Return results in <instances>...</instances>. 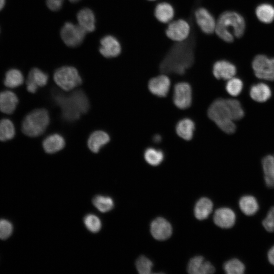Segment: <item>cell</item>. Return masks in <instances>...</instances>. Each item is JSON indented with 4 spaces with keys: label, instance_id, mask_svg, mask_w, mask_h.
<instances>
[{
    "label": "cell",
    "instance_id": "6da1fadb",
    "mask_svg": "<svg viewBox=\"0 0 274 274\" xmlns=\"http://www.w3.org/2000/svg\"><path fill=\"white\" fill-rule=\"evenodd\" d=\"M194 45L192 33L187 41L174 42L159 63L160 72L166 75H184L195 63Z\"/></svg>",
    "mask_w": 274,
    "mask_h": 274
},
{
    "label": "cell",
    "instance_id": "7a4b0ae2",
    "mask_svg": "<svg viewBox=\"0 0 274 274\" xmlns=\"http://www.w3.org/2000/svg\"><path fill=\"white\" fill-rule=\"evenodd\" d=\"M53 96L55 102L61 109L63 119L67 121L78 119L89 108L88 99L85 93L80 90L69 94L54 92Z\"/></svg>",
    "mask_w": 274,
    "mask_h": 274
},
{
    "label": "cell",
    "instance_id": "3957f363",
    "mask_svg": "<svg viewBox=\"0 0 274 274\" xmlns=\"http://www.w3.org/2000/svg\"><path fill=\"white\" fill-rule=\"evenodd\" d=\"M245 29L244 18L238 13L226 11L217 19L215 35L226 43H232L235 38L243 36Z\"/></svg>",
    "mask_w": 274,
    "mask_h": 274
},
{
    "label": "cell",
    "instance_id": "277c9868",
    "mask_svg": "<svg viewBox=\"0 0 274 274\" xmlns=\"http://www.w3.org/2000/svg\"><path fill=\"white\" fill-rule=\"evenodd\" d=\"M208 116L224 132L231 134L235 132L236 126L226 99L215 100L208 110Z\"/></svg>",
    "mask_w": 274,
    "mask_h": 274
},
{
    "label": "cell",
    "instance_id": "5b68a950",
    "mask_svg": "<svg viewBox=\"0 0 274 274\" xmlns=\"http://www.w3.org/2000/svg\"><path fill=\"white\" fill-rule=\"evenodd\" d=\"M49 122V114L46 109H35L24 118L22 123V131L28 136H38L45 132Z\"/></svg>",
    "mask_w": 274,
    "mask_h": 274
},
{
    "label": "cell",
    "instance_id": "8992f818",
    "mask_svg": "<svg viewBox=\"0 0 274 274\" xmlns=\"http://www.w3.org/2000/svg\"><path fill=\"white\" fill-rule=\"evenodd\" d=\"M192 30V24L188 20L178 18L166 24L164 32L166 37L173 42L182 43L190 38Z\"/></svg>",
    "mask_w": 274,
    "mask_h": 274
},
{
    "label": "cell",
    "instance_id": "52a82bcc",
    "mask_svg": "<svg viewBox=\"0 0 274 274\" xmlns=\"http://www.w3.org/2000/svg\"><path fill=\"white\" fill-rule=\"evenodd\" d=\"M55 83L62 90L68 91L82 84V79L76 68L64 66L58 68L53 75Z\"/></svg>",
    "mask_w": 274,
    "mask_h": 274
},
{
    "label": "cell",
    "instance_id": "ba28073f",
    "mask_svg": "<svg viewBox=\"0 0 274 274\" xmlns=\"http://www.w3.org/2000/svg\"><path fill=\"white\" fill-rule=\"evenodd\" d=\"M194 22L204 34H215L217 19L213 13L204 6H198L193 11Z\"/></svg>",
    "mask_w": 274,
    "mask_h": 274
},
{
    "label": "cell",
    "instance_id": "9c48e42d",
    "mask_svg": "<svg viewBox=\"0 0 274 274\" xmlns=\"http://www.w3.org/2000/svg\"><path fill=\"white\" fill-rule=\"evenodd\" d=\"M252 67L257 78L274 80V58H269L264 55H258L253 59Z\"/></svg>",
    "mask_w": 274,
    "mask_h": 274
},
{
    "label": "cell",
    "instance_id": "30bf717a",
    "mask_svg": "<svg viewBox=\"0 0 274 274\" xmlns=\"http://www.w3.org/2000/svg\"><path fill=\"white\" fill-rule=\"evenodd\" d=\"M86 32L79 25L67 22L61 29L60 36L67 46L75 47L83 42Z\"/></svg>",
    "mask_w": 274,
    "mask_h": 274
},
{
    "label": "cell",
    "instance_id": "8fae6325",
    "mask_svg": "<svg viewBox=\"0 0 274 274\" xmlns=\"http://www.w3.org/2000/svg\"><path fill=\"white\" fill-rule=\"evenodd\" d=\"M192 92L191 86L187 82L177 83L174 89L173 102L180 109L188 108L191 105Z\"/></svg>",
    "mask_w": 274,
    "mask_h": 274
},
{
    "label": "cell",
    "instance_id": "7c38bea8",
    "mask_svg": "<svg viewBox=\"0 0 274 274\" xmlns=\"http://www.w3.org/2000/svg\"><path fill=\"white\" fill-rule=\"evenodd\" d=\"M153 15L157 21L166 25L175 18L176 10L171 3L159 1L155 5Z\"/></svg>",
    "mask_w": 274,
    "mask_h": 274
},
{
    "label": "cell",
    "instance_id": "4fadbf2b",
    "mask_svg": "<svg viewBox=\"0 0 274 274\" xmlns=\"http://www.w3.org/2000/svg\"><path fill=\"white\" fill-rule=\"evenodd\" d=\"M170 81L166 74L159 75L151 78L148 82V89L153 94L160 97L166 96L169 90Z\"/></svg>",
    "mask_w": 274,
    "mask_h": 274
},
{
    "label": "cell",
    "instance_id": "5bb4252c",
    "mask_svg": "<svg viewBox=\"0 0 274 274\" xmlns=\"http://www.w3.org/2000/svg\"><path fill=\"white\" fill-rule=\"evenodd\" d=\"M236 73L235 66L226 60H217L212 66V73L217 79L228 80L234 77Z\"/></svg>",
    "mask_w": 274,
    "mask_h": 274
},
{
    "label": "cell",
    "instance_id": "9a60e30c",
    "mask_svg": "<svg viewBox=\"0 0 274 274\" xmlns=\"http://www.w3.org/2000/svg\"><path fill=\"white\" fill-rule=\"evenodd\" d=\"M99 52L106 58L115 57L121 52V46L115 37L108 35L100 40Z\"/></svg>",
    "mask_w": 274,
    "mask_h": 274
},
{
    "label": "cell",
    "instance_id": "2e32d148",
    "mask_svg": "<svg viewBox=\"0 0 274 274\" xmlns=\"http://www.w3.org/2000/svg\"><path fill=\"white\" fill-rule=\"evenodd\" d=\"M150 231L151 234L155 239L164 240L172 235V227L166 220L162 217H158L152 222Z\"/></svg>",
    "mask_w": 274,
    "mask_h": 274
},
{
    "label": "cell",
    "instance_id": "e0dca14e",
    "mask_svg": "<svg viewBox=\"0 0 274 274\" xmlns=\"http://www.w3.org/2000/svg\"><path fill=\"white\" fill-rule=\"evenodd\" d=\"M48 80V76L41 70L34 67L29 72L26 82L27 90L35 93L39 87L45 86Z\"/></svg>",
    "mask_w": 274,
    "mask_h": 274
},
{
    "label": "cell",
    "instance_id": "ac0fdd59",
    "mask_svg": "<svg viewBox=\"0 0 274 274\" xmlns=\"http://www.w3.org/2000/svg\"><path fill=\"white\" fill-rule=\"evenodd\" d=\"M234 212L230 209L222 208L217 209L214 215V221L219 227L223 228L232 227L235 222Z\"/></svg>",
    "mask_w": 274,
    "mask_h": 274
},
{
    "label": "cell",
    "instance_id": "d6986e66",
    "mask_svg": "<svg viewBox=\"0 0 274 274\" xmlns=\"http://www.w3.org/2000/svg\"><path fill=\"white\" fill-rule=\"evenodd\" d=\"M187 271L191 274H209L214 273L215 269L209 261H204L203 257L198 256L190 260Z\"/></svg>",
    "mask_w": 274,
    "mask_h": 274
},
{
    "label": "cell",
    "instance_id": "ffe728a7",
    "mask_svg": "<svg viewBox=\"0 0 274 274\" xmlns=\"http://www.w3.org/2000/svg\"><path fill=\"white\" fill-rule=\"evenodd\" d=\"M110 141V136L106 132L102 130H97L93 132L89 136L87 141V145L91 151L96 153Z\"/></svg>",
    "mask_w": 274,
    "mask_h": 274
},
{
    "label": "cell",
    "instance_id": "44dd1931",
    "mask_svg": "<svg viewBox=\"0 0 274 274\" xmlns=\"http://www.w3.org/2000/svg\"><path fill=\"white\" fill-rule=\"evenodd\" d=\"M18 102L17 95L12 91L5 90L0 92V111L5 114L14 112Z\"/></svg>",
    "mask_w": 274,
    "mask_h": 274
},
{
    "label": "cell",
    "instance_id": "7402d4cb",
    "mask_svg": "<svg viewBox=\"0 0 274 274\" xmlns=\"http://www.w3.org/2000/svg\"><path fill=\"white\" fill-rule=\"evenodd\" d=\"M44 151L49 154H53L62 150L65 146L64 138L60 134L54 133L47 136L43 142Z\"/></svg>",
    "mask_w": 274,
    "mask_h": 274
},
{
    "label": "cell",
    "instance_id": "603a6c76",
    "mask_svg": "<svg viewBox=\"0 0 274 274\" xmlns=\"http://www.w3.org/2000/svg\"><path fill=\"white\" fill-rule=\"evenodd\" d=\"M79 25L86 31L92 32L95 29V16L89 9L84 8L77 14Z\"/></svg>",
    "mask_w": 274,
    "mask_h": 274
},
{
    "label": "cell",
    "instance_id": "cb8c5ba5",
    "mask_svg": "<svg viewBox=\"0 0 274 274\" xmlns=\"http://www.w3.org/2000/svg\"><path fill=\"white\" fill-rule=\"evenodd\" d=\"M250 95L254 100L263 102L266 101L270 97L271 91L267 84L259 83L251 86L250 89Z\"/></svg>",
    "mask_w": 274,
    "mask_h": 274
},
{
    "label": "cell",
    "instance_id": "d4e9b609",
    "mask_svg": "<svg viewBox=\"0 0 274 274\" xmlns=\"http://www.w3.org/2000/svg\"><path fill=\"white\" fill-rule=\"evenodd\" d=\"M195 129L194 122L189 118L180 120L176 126V133L182 139L186 141L191 140Z\"/></svg>",
    "mask_w": 274,
    "mask_h": 274
},
{
    "label": "cell",
    "instance_id": "484cf974",
    "mask_svg": "<svg viewBox=\"0 0 274 274\" xmlns=\"http://www.w3.org/2000/svg\"><path fill=\"white\" fill-rule=\"evenodd\" d=\"M264 179L269 188L274 187V154L265 156L262 160Z\"/></svg>",
    "mask_w": 274,
    "mask_h": 274
},
{
    "label": "cell",
    "instance_id": "4316f807",
    "mask_svg": "<svg viewBox=\"0 0 274 274\" xmlns=\"http://www.w3.org/2000/svg\"><path fill=\"white\" fill-rule=\"evenodd\" d=\"M212 201L207 197H202L196 202L194 208V215L200 220L208 217L213 210Z\"/></svg>",
    "mask_w": 274,
    "mask_h": 274
},
{
    "label": "cell",
    "instance_id": "83f0119b",
    "mask_svg": "<svg viewBox=\"0 0 274 274\" xmlns=\"http://www.w3.org/2000/svg\"><path fill=\"white\" fill-rule=\"evenodd\" d=\"M239 207L246 215L252 216L256 214L259 205L256 199L251 195H244L239 200Z\"/></svg>",
    "mask_w": 274,
    "mask_h": 274
},
{
    "label": "cell",
    "instance_id": "f1b7e54d",
    "mask_svg": "<svg viewBox=\"0 0 274 274\" xmlns=\"http://www.w3.org/2000/svg\"><path fill=\"white\" fill-rule=\"evenodd\" d=\"M23 81L22 73L17 69L11 68L6 72L4 83L7 87L15 88L21 85Z\"/></svg>",
    "mask_w": 274,
    "mask_h": 274
},
{
    "label": "cell",
    "instance_id": "f546056e",
    "mask_svg": "<svg viewBox=\"0 0 274 274\" xmlns=\"http://www.w3.org/2000/svg\"><path fill=\"white\" fill-rule=\"evenodd\" d=\"M256 15L261 22L271 23L274 20V7L268 4H261L256 9Z\"/></svg>",
    "mask_w": 274,
    "mask_h": 274
},
{
    "label": "cell",
    "instance_id": "4dcf8cb0",
    "mask_svg": "<svg viewBox=\"0 0 274 274\" xmlns=\"http://www.w3.org/2000/svg\"><path fill=\"white\" fill-rule=\"evenodd\" d=\"M94 206L100 212L106 213L113 209L114 203L109 196L96 195L92 199Z\"/></svg>",
    "mask_w": 274,
    "mask_h": 274
},
{
    "label": "cell",
    "instance_id": "1f68e13d",
    "mask_svg": "<svg viewBox=\"0 0 274 274\" xmlns=\"http://www.w3.org/2000/svg\"><path fill=\"white\" fill-rule=\"evenodd\" d=\"M15 130L13 122L8 119L0 120V141H6L13 138Z\"/></svg>",
    "mask_w": 274,
    "mask_h": 274
},
{
    "label": "cell",
    "instance_id": "d6a6232c",
    "mask_svg": "<svg viewBox=\"0 0 274 274\" xmlns=\"http://www.w3.org/2000/svg\"><path fill=\"white\" fill-rule=\"evenodd\" d=\"M146 161L151 165L157 166L160 164L164 159L162 151L154 148H148L144 152Z\"/></svg>",
    "mask_w": 274,
    "mask_h": 274
},
{
    "label": "cell",
    "instance_id": "836d02e7",
    "mask_svg": "<svg viewBox=\"0 0 274 274\" xmlns=\"http://www.w3.org/2000/svg\"><path fill=\"white\" fill-rule=\"evenodd\" d=\"M224 269L227 274H242L245 270L243 263L237 259H231L224 264Z\"/></svg>",
    "mask_w": 274,
    "mask_h": 274
},
{
    "label": "cell",
    "instance_id": "e575fe53",
    "mask_svg": "<svg viewBox=\"0 0 274 274\" xmlns=\"http://www.w3.org/2000/svg\"><path fill=\"white\" fill-rule=\"evenodd\" d=\"M243 83L241 79L234 77L227 80L225 89L227 93L231 96L238 95L242 91Z\"/></svg>",
    "mask_w": 274,
    "mask_h": 274
},
{
    "label": "cell",
    "instance_id": "d590c367",
    "mask_svg": "<svg viewBox=\"0 0 274 274\" xmlns=\"http://www.w3.org/2000/svg\"><path fill=\"white\" fill-rule=\"evenodd\" d=\"M84 223L87 229L93 233L98 232L101 227L100 219L94 214H89L85 216Z\"/></svg>",
    "mask_w": 274,
    "mask_h": 274
},
{
    "label": "cell",
    "instance_id": "8d00e7d4",
    "mask_svg": "<svg viewBox=\"0 0 274 274\" xmlns=\"http://www.w3.org/2000/svg\"><path fill=\"white\" fill-rule=\"evenodd\" d=\"M226 100L234 121L242 119L244 116V111L239 101L235 99H226Z\"/></svg>",
    "mask_w": 274,
    "mask_h": 274
},
{
    "label": "cell",
    "instance_id": "74e56055",
    "mask_svg": "<svg viewBox=\"0 0 274 274\" xmlns=\"http://www.w3.org/2000/svg\"><path fill=\"white\" fill-rule=\"evenodd\" d=\"M136 268L140 274L150 273L153 266L152 261L144 256H140L136 261Z\"/></svg>",
    "mask_w": 274,
    "mask_h": 274
},
{
    "label": "cell",
    "instance_id": "f35d334b",
    "mask_svg": "<svg viewBox=\"0 0 274 274\" xmlns=\"http://www.w3.org/2000/svg\"><path fill=\"white\" fill-rule=\"evenodd\" d=\"M13 226L11 222L7 219H0V239L5 240L12 234Z\"/></svg>",
    "mask_w": 274,
    "mask_h": 274
},
{
    "label": "cell",
    "instance_id": "ab89813d",
    "mask_svg": "<svg viewBox=\"0 0 274 274\" xmlns=\"http://www.w3.org/2000/svg\"><path fill=\"white\" fill-rule=\"evenodd\" d=\"M262 225L268 232H274V206L268 212L265 218L262 221Z\"/></svg>",
    "mask_w": 274,
    "mask_h": 274
},
{
    "label": "cell",
    "instance_id": "60d3db41",
    "mask_svg": "<svg viewBox=\"0 0 274 274\" xmlns=\"http://www.w3.org/2000/svg\"><path fill=\"white\" fill-rule=\"evenodd\" d=\"M64 0H46L47 7L52 11L59 10L62 7Z\"/></svg>",
    "mask_w": 274,
    "mask_h": 274
},
{
    "label": "cell",
    "instance_id": "b9f144b4",
    "mask_svg": "<svg viewBox=\"0 0 274 274\" xmlns=\"http://www.w3.org/2000/svg\"><path fill=\"white\" fill-rule=\"evenodd\" d=\"M268 261L274 266V246H272L267 253Z\"/></svg>",
    "mask_w": 274,
    "mask_h": 274
},
{
    "label": "cell",
    "instance_id": "7bdbcfd3",
    "mask_svg": "<svg viewBox=\"0 0 274 274\" xmlns=\"http://www.w3.org/2000/svg\"><path fill=\"white\" fill-rule=\"evenodd\" d=\"M6 3V0H0V11L4 7Z\"/></svg>",
    "mask_w": 274,
    "mask_h": 274
},
{
    "label": "cell",
    "instance_id": "ee69618b",
    "mask_svg": "<svg viewBox=\"0 0 274 274\" xmlns=\"http://www.w3.org/2000/svg\"><path fill=\"white\" fill-rule=\"evenodd\" d=\"M161 140V136L159 135H156L154 138V141L156 143L160 142Z\"/></svg>",
    "mask_w": 274,
    "mask_h": 274
},
{
    "label": "cell",
    "instance_id": "f6af8a7d",
    "mask_svg": "<svg viewBox=\"0 0 274 274\" xmlns=\"http://www.w3.org/2000/svg\"><path fill=\"white\" fill-rule=\"evenodd\" d=\"M148 2H151V3H156L159 0H146Z\"/></svg>",
    "mask_w": 274,
    "mask_h": 274
},
{
    "label": "cell",
    "instance_id": "bcb514c9",
    "mask_svg": "<svg viewBox=\"0 0 274 274\" xmlns=\"http://www.w3.org/2000/svg\"><path fill=\"white\" fill-rule=\"evenodd\" d=\"M71 2H72V3H76V2H78L80 0H69Z\"/></svg>",
    "mask_w": 274,
    "mask_h": 274
}]
</instances>
